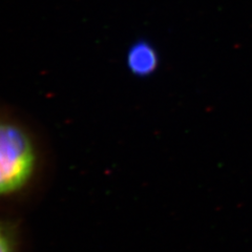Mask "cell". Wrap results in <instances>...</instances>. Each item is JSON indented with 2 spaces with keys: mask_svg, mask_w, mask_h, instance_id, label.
<instances>
[{
  "mask_svg": "<svg viewBox=\"0 0 252 252\" xmlns=\"http://www.w3.org/2000/svg\"><path fill=\"white\" fill-rule=\"evenodd\" d=\"M44 168V151L34 128L0 107V202L26 200L40 185Z\"/></svg>",
  "mask_w": 252,
  "mask_h": 252,
  "instance_id": "6da1fadb",
  "label": "cell"
},
{
  "mask_svg": "<svg viewBox=\"0 0 252 252\" xmlns=\"http://www.w3.org/2000/svg\"><path fill=\"white\" fill-rule=\"evenodd\" d=\"M128 67L133 74L139 76H146L152 74L157 68L159 58L157 52L152 45L146 42L138 43L132 46L127 56Z\"/></svg>",
  "mask_w": 252,
  "mask_h": 252,
  "instance_id": "7a4b0ae2",
  "label": "cell"
},
{
  "mask_svg": "<svg viewBox=\"0 0 252 252\" xmlns=\"http://www.w3.org/2000/svg\"><path fill=\"white\" fill-rule=\"evenodd\" d=\"M0 252H22L19 235L16 228L0 220Z\"/></svg>",
  "mask_w": 252,
  "mask_h": 252,
  "instance_id": "3957f363",
  "label": "cell"
}]
</instances>
